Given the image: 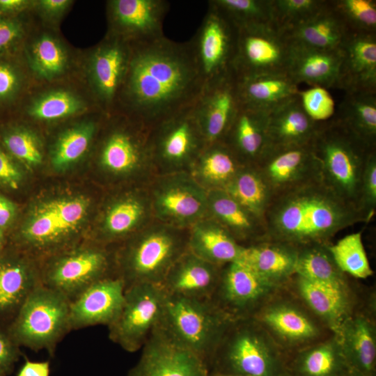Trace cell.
Instances as JSON below:
<instances>
[{"mask_svg":"<svg viewBox=\"0 0 376 376\" xmlns=\"http://www.w3.org/2000/svg\"><path fill=\"white\" fill-rule=\"evenodd\" d=\"M295 368L299 376H347L350 371L335 336L301 352Z\"/></svg>","mask_w":376,"mask_h":376,"instance_id":"cell-41","label":"cell"},{"mask_svg":"<svg viewBox=\"0 0 376 376\" xmlns=\"http://www.w3.org/2000/svg\"><path fill=\"white\" fill-rule=\"evenodd\" d=\"M255 165L274 194L321 178L310 143L268 147Z\"/></svg>","mask_w":376,"mask_h":376,"instance_id":"cell-17","label":"cell"},{"mask_svg":"<svg viewBox=\"0 0 376 376\" xmlns=\"http://www.w3.org/2000/svg\"><path fill=\"white\" fill-rule=\"evenodd\" d=\"M221 268L187 250L171 267L162 286L169 295L210 299L217 286Z\"/></svg>","mask_w":376,"mask_h":376,"instance_id":"cell-22","label":"cell"},{"mask_svg":"<svg viewBox=\"0 0 376 376\" xmlns=\"http://www.w3.org/2000/svg\"><path fill=\"white\" fill-rule=\"evenodd\" d=\"M237 26L208 3L203 22L189 44L203 83L232 70L236 50Z\"/></svg>","mask_w":376,"mask_h":376,"instance_id":"cell-12","label":"cell"},{"mask_svg":"<svg viewBox=\"0 0 376 376\" xmlns=\"http://www.w3.org/2000/svg\"><path fill=\"white\" fill-rule=\"evenodd\" d=\"M42 281L24 261L0 259V313L18 311Z\"/></svg>","mask_w":376,"mask_h":376,"instance_id":"cell-38","label":"cell"},{"mask_svg":"<svg viewBox=\"0 0 376 376\" xmlns=\"http://www.w3.org/2000/svg\"><path fill=\"white\" fill-rule=\"evenodd\" d=\"M207 217L221 225L242 246L265 239L263 221L245 209L225 190L207 191Z\"/></svg>","mask_w":376,"mask_h":376,"instance_id":"cell-27","label":"cell"},{"mask_svg":"<svg viewBox=\"0 0 376 376\" xmlns=\"http://www.w3.org/2000/svg\"><path fill=\"white\" fill-rule=\"evenodd\" d=\"M368 222L363 214L317 179L274 194L265 212L267 239L297 248L329 244L339 231Z\"/></svg>","mask_w":376,"mask_h":376,"instance_id":"cell-2","label":"cell"},{"mask_svg":"<svg viewBox=\"0 0 376 376\" xmlns=\"http://www.w3.org/2000/svg\"><path fill=\"white\" fill-rule=\"evenodd\" d=\"M70 1L68 0H42L40 8L47 14L55 15L61 13L67 8Z\"/></svg>","mask_w":376,"mask_h":376,"instance_id":"cell-60","label":"cell"},{"mask_svg":"<svg viewBox=\"0 0 376 376\" xmlns=\"http://www.w3.org/2000/svg\"><path fill=\"white\" fill-rule=\"evenodd\" d=\"M267 116L240 103L223 141L243 165H255L268 148Z\"/></svg>","mask_w":376,"mask_h":376,"instance_id":"cell-26","label":"cell"},{"mask_svg":"<svg viewBox=\"0 0 376 376\" xmlns=\"http://www.w3.org/2000/svg\"><path fill=\"white\" fill-rule=\"evenodd\" d=\"M243 249L226 228L209 217L188 230V250L213 265L223 267L238 260Z\"/></svg>","mask_w":376,"mask_h":376,"instance_id":"cell-30","label":"cell"},{"mask_svg":"<svg viewBox=\"0 0 376 376\" xmlns=\"http://www.w3.org/2000/svg\"><path fill=\"white\" fill-rule=\"evenodd\" d=\"M277 287L237 260L222 267L210 300L233 320L249 318L258 304Z\"/></svg>","mask_w":376,"mask_h":376,"instance_id":"cell-15","label":"cell"},{"mask_svg":"<svg viewBox=\"0 0 376 376\" xmlns=\"http://www.w3.org/2000/svg\"><path fill=\"white\" fill-rule=\"evenodd\" d=\"M169 9L165 0H114L109 3L114 36L129 44L162 38Z\"/></svg>","mask_w":376,"mask_h":376,"instance_id":"cell-18","label":"cell"},{"mask_svg":"<svg viewBox=\"0 0 376 376\" xmlns=\"http://www.w3.org/2000/svg\"><path fill=\"white\" fill-rule=\"evenodd\" d=\"M350 29L334 1H324L308 17L283 31L290 44L331 50L340 46Z\"/></svg>","mask_w":376,"mask_h":376,"instance_id":"cell-23","label":"cell"},{"mask_svg":"<svg viewBox=\"0 0 376 376\" xmlns=\"http://www.w3.org/2000/svg\"><path fill=\"white\" fill-rule=\"evenodd\" d=\"M242 166L233 150L219 141L206 145L187 172L207 192L225 190Z\"/></svg>","mask_w":376,"mask_h":376,"instance_id":"cell-33","label":"cell"},{"mask_svg":"<svg viewBox=\"0 0 376 376\" xmlns=\"http://www.w3.org/2000/svg\"><path fill=\"white\" fill-rule=\"evenodd\" d=\"M64 235L55 213L48 205L39 211L24 231L26 240L36 246L55 244Z\"/></svg>","mask_w":376,"mask_h":376,"instance_id":"cell-50","label":"cell"},{"mask_svg":"<svg viewBox=\"0 0 376 376\" xmlns=\"http://www.w3.org/2000/svg\"><path fill=\"white\" fill-rule=\"evenodd\" d=\"M325 0H272V23L282 32L302 22Z\"/></svg>","mask_w":376,"mask_h":376,"instance_id":"cell-47","label":"cell"},{"mask_svg":"<svg viewBox=\"0 0 376 376\" xmlns=\"http://www.w3.org/2000/svg\"><path fill=\"white\" fill-rule=\"evenodd\" d=\"M130 47L118 97L130 118L150 129L194 104L204 83L189 42H176L163 36Z\"/></svg>","mask_w":376,"mask_h":376,"instance_id":"cell-1","label":"cell"},{"mask_svg":"<svg viewBox=\"0 0 376 376\" xmlns=\"http://www.w3.org/2000/svg\"><path fill=\"white\" fill-rule=\"evenodd\" d=\"M14 214L15 207L13 204L6 198L0 196V228L10 224Z\"/></svg>","mask_w":376,"mask_h":376,"instance_id":"cell-59","label":"cell"},{"mask_svg":"<svg viewBox=\"0 0 376 376\" xmlns=\"http://www.w3.org/2000/svg\"><path fill=\"white\" fill-rule=\"evenodd\" d=\"M7 56L0 57V105H7L13 101L21 84L19 69Z\"/></svg>","mask_w":376,"mask_h":376,"instance_id":"cell-54","label":"cell"},{"mask_svg":"<svg viewBox=\"0 0 376 376\" xmlns=\"http://www.w3.org/2000/svg\"><path fill=\"white\" fill-rule=\"evenodd\" d=\"M192 106L149 129V147L156 175L187 172L205 146Z\"/></svg>","mask_w":376,"mask_h":376,"instance_id":"cell-8","label":"cell"},{"mask_svg":"<svg viewBox=\"0 0 376 376\" xmlns=\"http://www.w3.org/2000/svg\"><path fill=\"white\" fill-rule=\"evenodd\" d=\"M154 219L189 230L207 217V192L188 172L156 175L148 184Z\"/></svg>","mask_w":376,"mask_h":376,"instance_id":"cell-9","label":"cell"},{"mask_svg":"<svg viewBox=\"0 0 376 376\" xmlns=\"http://www.w3.org/2000/svg\"><path fill=\"white\" fill-rule=\"evenodd\" d=\"M297 256V247L267 238L244 246L238 260L279 286L295 275Z\"/></svg>","mask_w":376,"mask_h":376,"instance_id":"cell-28","label":"cell"},{"mask_svg":"<svg viewBox=\"0 0 376 376\" xmlns=\"http://www.w3.org/2000/svg\"><path fill=\"white\" fill-rule=\"evenodd\" d=\"M334 3L351 31L376 33L375 0H334Z\"/></svg>","mask_w":376,"mask_h":376,"instance_id":"cell-48","label":"cell"},{"mask_svg":"<svg viewBox=\"0 0 376 376\" xmlns=\"http://www.w3.org/2000/svg\"><path fill=\"white\" fill-rule=\"evenodd\" d=\"M240 104L233 70L204 83L192 111L205 146L224 141Z\"/></svg>","mask_w":376,"mask_h":376,"instance_id":"cell-14","label":"cell"},{"mask_svg":"<svg viewBox=\"0 0 376 376\" xmlns=\"http://www.w3.org/2000/svg\"><path fill=\"white\" fill-rule=\"evenodd\" d=\"M298 95L305 111L315 121H326L334 116V100L327 89L313 86L299 91Z\"/></svg>","mask_w":376,"mask_h":376,"instance_id":"cell-51","label":"cell"},{"mask_svg":"<svg viewBox=\"0 0 376 376\" xmlns=\"http://www.w3.org/2000/svg\"><path fill=\"white\" fill-rule=\"evenodd\" d=\"M318 123L305 111L297 94L268 113V147L309 144Z\"/></svg>","mask_w":376,"mask_h":376,"instance_id":"cell-29","label":"cell"},{"mask_svg":"<svg viewBox=\"0 0 376 376\" xmlns=\"http://www.w3.org/2000/svg\"><path fill=\"white\" fill-rule=\"evenodd\" d=\"M345 93L334 116L370 146L376 148V91Z\"/></svg>","mask_w":376,"mask_h":376,"instance_id":"cell-37","label":"cell"},{"mask_svg":"<svg viewBox=\"0 0 376 376\" xmlns=\"http://www.w3.org/2000/svg\"><path fill=\"white\" fill-rule=\"evenodd\" d=\"M15 343L0 331V376L9 374L18 359Z\"/></svg>","mask_w":376,"mask_h":376,"instance_id":"cell-57","label":"cell"},{"mask_svg":"<svg viewBox=\"0 0 376 376\" xmlns=\"http://www.w3.org/2000/svg\"><path fill=\"white\" fill-rule=\"evenodd\" d=\"M130 44L113 36L101 45L91 60V75L102 104L112 107L118 100L127 71Z\"/></svg>","mask_w":376,"mask_h":376,"instance_id":"cell-24","label":"cell"},{"mask_svg":"<svg viewBox=\"0 0 376 376\" xmlns=\"http://www.w3.org/2000/svg\"><path fill=\"white\" fill-rule=\"evenodd\" d=\"M210 373L233 376H282L278 352L251 318L233 320L209 363Z\"/></svg>","mask_w":376,"mask_h":376,"instance_id":"cell-6","label":"cell"},{"mask_svg":"<svg viewBox=\"0 0 376 376\" xmlns=\"http://www.w3.org/2000/svg\"><path fill=\"white\" fill-rule=\"evenodd\" d=\"M251 318L289 343L308 341L319 333L311 318L299 308L288 303L272 304L265 308L257 318Z\"/></svg>","mask_w":376,"mask_h":376,"instance_id":"cell-36","label":"cell"},{"mask_svg":"<svg viewBox=\"0 0 376 376\" xmlns=\"http://www.w3.org/2000/svg\"><path fill=\"white\" fill-rule=\"evenodd\" d=\"M107 254L98 249L78 251L59 258L42 279V284L70 301L96 281L108 277Z\"/></svg>","mask_w":376,"mask_h":376,"instance_id":"cell-20","label":"cell"},{"mask_svg":"<svg viewBox=\"0 0 376 376\" xmlns=\"http://www.w3.org/2000/svg\"><path fill=\"white\" fill-rule=\"evenodd\" d=\"M335 336L350 370L363 376H373L376 361V331L373 323L362 315L350 316Z\"/></svg>","mask_w":376,"mask_h":376,"instance_id":"cell-31","label":"cell"},{"mask_svg":"<svg viewBox=\"0 0 376 376\" xmlns=\"http://www.w3.org/2000/svg\"><path fill=\"white\" fill-rule=\"evenodd\" d=\"M66 61L61 45L49 35L42 36L32 46L31 66L41 77L50 79L57 77L64 70Z\"/></svg>","mask_w":376,"mask_h":376,"instance_id":"cell-44","label":"cell"},{"mask_svg":"<svg viewBox=\"0 0 376 376\" xmlns=\"http://www.w3.org/2000/svg\"><path fill=\"white\" fill-rule=\"evenodd\" d=\"M347 376H363L357 373L350 370Z\"/></svg>","mask_w":376,"mask_h":376,"instance_id":"cell-62","label":"cell"},{"mask_svg":"<svg viewBox=\"0 0 376 376\" xmlns=\"http://www.w3.org/2000/svg\"><path fill=\"white\" fill-rule=\"evenodd\" d=\"M70 301L42 284L29 295L17 311L10 328L12 340L33 350L52 352L58 340L70 331Z\"/></svg>","mask_w":376,"mask_h":376,"instance_id":"cell-7","label":"cell"},{"mask_svg":"<svg viewBox=\"0 0 376 376\" xmlns=\"http://www.w3.org/2000/svg\"><path fill=\"white\" fill-rule=\"evenodd\" d=\"M1 145L15 158L28 165H37L42 154L30 132L17 127L6 129L1 136Z\"/></svg>","mask_w":376,"mask_h":376,"instance_id":"cell-49","label":"cell"},{"mask_svg":"<svg viewBox=\"0 0 376 376\" xmlns=\"http://www.w3.org/2000/svg\"><path fill=\"white\" fill-rule=\"evenodd\" d=\"M299 293L308 307L337 335L344 322L351 316L347 288L314 283L298 276Z\"/></svg>","mask_w":376,"mask_h":376,"instance_id":"cell-35","label":"cell"},{"mask_svg":"<svg viewBox=\"0 0 376 376\" xmlns=\"http://www.w3.org/2000/svg\"><path fill=\"white\" fill-rule=\"evenodd\" d=\"M14 157L0 146V185L13 189L19 187L21 173L14 162Z\"/></svg>","mask_w":376,"mask_h":376,"instance_id":"cell-56","label":"cell"},{"mask_svg":"<svg viewBox=\"0 0 376 376\" xmlns=\"http://www.w3.org/2000/svg\"><path fill=\"white\" fill-rule=\"evenodd\" d=\"M165 296L162 285L141 283L125 288L121 311L109 326V338L129 352L141 349L159 322Z\"/></svg>","mask_w":376,"mask_h":376,"instance_id":"cell-11","label":"cell"},{"mask_svg":"<svg viewBox=\"0 0 376 376\" xmlns=\"http://www.w3.org/2000/svg\"><path fill=\"white\" fill-rule=\"evenodd\" d=\"M322 181L338 196L359 210L366 164L376 151L333 116L319 122L310 143Z\"/></svg>","mask_w":376,"mask_h":376,"instance_id":"cell-3","label":"cell"},{"mask_svg":"<svg viewBox=\"0 0 376 376\" xmlns=\"http://www.w3.org/2000/svg\"><path fill=\"white\" fill-rule=\"evenodd\" d=\"M232 321L210 299L166 293L157 327L175 343L200 357L209 366Z\"/></svg>","mask_w":376,"mask_h":376,"instance_id":"cell-4","label":"cell"},{"mask_svg":"<svg viewBox=\"0 0 376 376\" xmlns=\"http://www.w3.org/2000/svg\"><path fill=\"white\" fill-rule=\"evenodd\" d=\"M125 286L116 277H106L93 283L70 301V329L97 324H111L124 302Z\"/></svg>","mask_w":376,"mask_h":376,"instance_id":"cell-19","label":"cell"},{"mask_svg":"<svg viewBox=\"0 0 376 376\" xmlns=\"http://www.w3.org/2000/svg\"><path fill=\"white\" fill-rule=\"evenodd\" d=\"M22 35V24L16 17L0 15V57L9 56Z\"/></svg>","mask_w":376,"mask_h":376,"instance_id":"cell-55","label":"cell"},{"mask_svg":"<svg viewBox=\"0 0 376 376\" xmlns=\"http://www.w3.org/2000/svg\"><path fill=\"white\" fill-rule=\"evenodd\" d=\"M123 125L113 127L107 135L100 150V164L113 175H140L148 184L156 175L149 147V129L132 118Z\"/></svg>","mask_w":376,"mask_h":376,"instance_id":"cell-13","label":"cell"},{"mask_svg":"<svg viewBox=\"0 0 376 376\" xmlns=\"http://www.w3.org/2000/svg\"><path fill=\"white\" fill-rule=\"evenodd\" d=\"M341 63L340 49H318L290 43L288 73L298 85L338 88Z\"/></svg>","mask_w":376,"mask_h":376,"instance_id":"cell-25","label":"cell"},{"mask_svg":"<svg viewBox=\"0 0 376 376\" xmlns=\"http://www.w3.org/2000/svg\"><path fill=\"white\" fill-rule=\"evenodd\" d=\"M237 27L272 22V0H211Z\"/></svg>","mask_w":376,"mask_h":376,"instance_id":"cell-43","label":"cell"},{"mask_svg":"<svg viewBox=\"0 0 376 376\" xmlns=\"http://www.w3.org/2000/svg\"><path fill=\"white\" fill-rule=\"evenodd\" d=\"M94 127L88 124L69 130L58 141L52 161L58 167L67 166L79 159L88 148Z\"/></svg>","mask_w":376,"mask_h":376,"instance_id":"cell-46","label":"cell"},{"mask_svg":"<svg viewBox=\"0 0 376 376\" xmlns=\"http://www.w3.org/2000/svg\"><path fill=\"white\" fill-rule=\"evenodd\" d=\"M84 105L75 95L64 91H52L36 100L29 108V113L42 120H55L73 115Z\"/></svg>","mask_w":376,"mask_h":376,"instance_id":"cell-45","label":"cell"},{"mask_svg":"<svg viewBox=\"0 0 376 376\" xmlns=\"http://www.w3.org/2000/svg\"><path fill=\"white\" fill-rule=\"evenodd\" d=\"M148 185L125 196L107 209L103 229L109 238L136 233L154 221Z\"/></svg>","mask_w":376,"mask_h":376,"instance_id":"cell-34","label":"cell"},{"mask_svg":"<svg viewBox=\"0 0 376 376\" xmlns=\"http://www.w3.org/2000/svg\"><path fill=\"white\" fill-rule=\"evenodd\" d=\"M338 267L345 274L366 279L373 274L362 241L361 232L349 234L328 245Z\"/></svg>","mask_w":376,"mask_h":376,"instance_id":"cell-42","label":"cell"},{"mask_svg":"<svg viewBox=\"0 0 376 376\" xmlns=\"http://www.w3.org/2000/svg\"><path fill=\"white\" fill-rule=\"evenodd\" d=\"M127 376H210L208 365L171 340L157 326Z\"/></svg>","mask_w":376,"mask_h":376,"instance_id":"cell-16","label":"cell"},{"mask_svg":"<svg viewBox=\"0 0 376 376\" xmlns=\"http://www.w3.org/2000/svg\"><path fill=\"white\" fill-rule=\"evenodd\" d=\"M340 49L342 63L338 88L376 91V33L351 31Z\"/></svg>","mask_w":376,"mask_h":376,"instance_id":"cell-21","label":"cell"},{"mask_svg":"<svg viewBox=\"0 0 376 376\" xmlns=\"http://www.w3.org/2000/svg\"><path fill=\"white\" fill-rule=\"evenodd\" d=\"M225 191L264 222L274 194L256 165L242 166Z\"/></svg>","mask_w":376,"mask_h":376,"instance_id":"cell-39","label":"cell"},{"mask_svg":"<svg viewBox=\"0 0 376 376\" xmlns=\"http://www.w3.org/2000/svg\"><path fill=\"white\" fill-rule=\"evenodd\" d=\"M237 78L240 103L267 113L299 91L288 72Z\"/></svg>","mask_w":376,"mask_h":376,"instance_id":"cell-32","label":"cell"},{"mask_svg":"<svg viewBox=\"0 0 376 376\" xmlns=\"http://www.w3.org/2000/svg\"><path fill=\"white\" fill-rule=\"evenodd\" d=\"M210 376H233V375L220 374V373H210Z\"/></svg>","mask_w":376,"mask_h":376,"instance_id":"cell-63","label":"cell"},{"mask_svg":"<svg viewBox=\"0 0 376 376\" xmlns=\"http://www.w3.org/2000/svg\"><path fill=\"white\" fill-rule=\"evenodd\" d=\"M47 205L55 213L65 235L79 223L86 212V203L81 199L57 201Z\"/></svg>","mask_w":376,"mask_h":376,"instance_id":"cell-53","label":"cell"},{"mask_svg":"<svg viewBox=\"0 0 376 376\" xmlns=\"http://www.w3.org/2000/svg\"><path fill=\"white\" fill-rule=\"evenodd\" d=\"M3 233H2L1 228H0V249L3 244Z\"/></svg>","mask_w":376,"mask_h":376,"instance_id":"cell-64","label":"cell"},{"mask_svg":"<svg viewBox=\"0 0 376 376\" xmlns=\"http://www.w3.org/2000/svg\"><path fill=\"white\" fill-rule=\"evenodd\" d=\"M376 209V151L369 157L363 173L359 210L368 221Z\"/></svg>","mask_w":376,"mask_h":376,"instance_id":"cell-52","label":"cell"},{"mask_svg":"<svg viewBox=\"0 0 376 376\" xmlns=\"http://www.w3.org/2000/svg\"><path fill=\"white\" fill-rule=\"evenodd\" d=\"M27 3L24 0H0V15L12 16Z\"/></svg>","mask_w":376,"mask_h":376,"instance_id":"cell-61","label":"cell"},{"mask_svg":"<svg viewBox=\"0 0 376 376\" xmlns=\"http://www.w3.org/2000/svg\"><path fill=\"white\" fill-rule=\"evenodd\" d=\"M232 70L238 78L288 72L290 43L272 22L237 27Z\"/></svg>","mask_w":376,"mask_h":376,"instance_id":"cell-10","label":"cell"},{"mask_svg":"<svg viewBox=\"0 0 376 376\" xmlns=\"http://www.w3.org/2000/svg\"><path fill=\"white\" fill-rule=\"evenodd\" d=\"M188 250V230L154 220L136 233L120 260L118 276L125 288L141 283L162 285L177 260Z\"/></svg>","mask_w":376,"mask_h":376,"instance_id":"cell-5","label":"cell"},{"mask_svg":"<svg viewBox=\"0 0 376 376\" xmlns=\"http://www.w3.org/2000/svg\"><path fill=\"white\" fill-rule=\"evenodd\" d=\"M328 245L314 244L298 248L295 275L314 283L347 288L345 274L336 265Z\"/></svg>","mask_w":376,"mask_h":376,"instance_id":"cell-40","label":"cell"},{"mask_svg":"<svg viewBox=\"0 0 376 376\" xmlns=\"http://www.w3.org/2000/svg\"><path fill=\"white\" fill-rule=\"evenodd\" d=\"M49 371L48 361H26L21 367L17 376H49Z\"/></svg>","mask_w":376,"mask_h":376,"instance_id":"cell-58","label":"cell"}]
</instances>
